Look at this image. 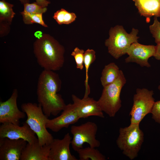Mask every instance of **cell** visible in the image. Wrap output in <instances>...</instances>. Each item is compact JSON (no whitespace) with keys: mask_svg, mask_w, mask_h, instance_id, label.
Wrapping results in <instances>:
<instances>
[{"mask_svg":"<svg viewBox=\"0 0 160 160\" xmlns=\"http://www.w3.org/2000/svg\"><path fill=\"white\" fill-rule=\"evenodd\" d=\"M62 82L54 71L44 70L38 78L36 93L39 104L47 117L57 116L66 105L61 95Z\"/></svg>","mask_w":160,"mask_h":160,"instance_id":"cell-1","label":"cell"},{"mask_svg":"<svg viewBox=\"0 0 160 160\" xmlns=\"http://www.w3.org/2000/svg\"><path fill=\"white\" fill-rule=\"evenodd\" d=\"M35 33L37 39L33 44V52L39 65L44 70L57 71L64 64L65 49L50 35Z\"/></svg>","mask_w":160,"mask_h":160,"instance_id":"cell-2","label":"cell"},{"mask_svg":"<svg viewBox=\"0 0 160 160\" xmlns=\"http://www.w3.org/2000/svg\"><path fill=\"white\" fill-rule=\"evenodd\" d=\"M21 108L27 116L25 122L37 136L39 144L41 145H51L54 139L47 129L48 117L44 113L41 105L25 103L21 105Z\"/></svg>","mask_w":160,"mask_h":160,"instance_id":"cell-3","label":"cell"},{"mask_svg":"<svg viewBox=\"0 0 160 160\" xmlns=\"http://www.w3.org/2000/svg\"><path fill=\"white\" fill-rule=\"evenodd\" d=\"M138 29L133 28L131 32L128 33L123 26L120 25L111 28L109 31V37L105 42L108 53L116 59L127 54L131 45L138 41Z\"/></svg>","mask_w":160,"mask_h":160,"instance_id":"cell-4","label":"cell"},{"mask_svg":"<svg viewBox=\"0 0 160 160\" xmlns=\"http://www.w3.org/2000/svg\"><path fill=\"white\" fill-rule=\"evenodd\" d=\"M139 125L130 124L127 127L120 128L116 141L123 153L131 160L137 156L144 141V133Z\"/></svg>","mask_w":160,"mask_h":160,"instance_id":"cell-5","label":"cell"},{"mask_svg":"<svg viewBox=\"0 0 160 160\" xmlns=\"http://www.w3.org/2000/svg\"><path fill=\"white\" fill-rule=\"evenodd\" d=\"M126 82L124 73L121 70L119 77L114 82L103 87L97 102L103 112L110 117L115 116L121 106L120 94Z\"/></svg>","mask_w":160,"mask_h":160,"instance_id":"cell-6","label":"cell"},{"mask_svg":"<svg viewBox=\"0 0 160 160\" xmlns=\"http://www.w3.org/2000/svg\"><path fill=\"white\" fill-rule=\"evenodd\" d=\"M153 90L146 88H137L134 95L133 103L129 113L130 124H139L151 110L155 102Z\"/></svg>","mask_w":160,"mask_h":160,"instance_id":"cell-7","label":"cell"},{"mask_svg":"<svg viewBox=\"0 0 160 160\" xmlns=\"http://www.w3.org/2000/svg\"><path fill=\"white\" fill-rule=\"evenodd\" d=\"M97 126L95 123L87 121L79 125L71 127L70 132L73 137L71 145L73 150L77 151L83 148L84 143H87L92 148L98 147L100 141L96 139Z\"/></svg>","mask_w":160,"mask_h":160,"instance_id":"cell-8","label":"cell"},{"mask_svg":"<svg viewBox=\"0 0 160 160\" xmlns=\"http://www.w3.org/2000/svg\"><path fill=\"white\" fill-rule=\"evenodd\" d=\"M17 90L13 89L10 97L6 101L0 102V123H11L20 125V120L24 119L26 113L20 111L17 106Z\"/></svg>","mask_w":160,"mask_h":160,"instance_id":"cell-9","label":"cell"},{"mask_svg":"<svg viewBox=\"0 0 160 160\" xmlns=\"http://www.w3.org/2000/svg\"><path fill=\"white\" fill-rule=\"evenodd\" d=\"M36 135L25 122L22 126L9 123L2 124L0 126V138L23 139L32 143L38 141Z\"/></svg>","mask_w":160,"mask_h":160,"instance_id":"cell-10","label":"cell"},{"mask_svg":"<svg viewBox=\"0 0 160 160\" xmlns=\"http://www.w3.org/2000/svg\"><path fill=\"white\" fill-rule=\"evenodd\" d=\"M156 46L144 45L136 42L132 43L128 50L127 54L128 57L125 59L126 63H135L141 67H150L148 59L154 56Z\"/></svg>","mask_w":160,"mask_h":160,"instance_id":"cell-11","label":"cell"},{"mask_svg":"<svg viewBox=\"0 0 160 160\" xmlns=\"http://www.w3.org/2000/svg\"><path fill=\"white\" fill-rule=\"evenodd\" d=\"M71 97L73 104L80 119L92 116L104 117L97 101L89 96L81 99L74 94L72 95Z\"/></svg>","mask_w":160,"mask_h":160,"instance_id":"cell-12","label":"cell"},{"mask_svg":"<svg viewBox=\"0 0 160 160\" xmlns=\"http://www.w3.org/2000/svg\"><path fill=\"white\" fill-rule=\"evenodd\" d=\"M80 119L73 104L66 105L61 115L55 118L48 119L46 124L47 128L57 132L62 129L68 128Z\"/></svg>","mask_w":160,"mask_h":160,"instance_id":"cell-13","label":"cell"},{"mask_svg":"<svg viewBox=\"0 0 160 160\" xmlns=\"http://www.w3.org/2000/svg\"><path fill=\"white\" fill-rule=\"evenodd\" d=\"M27 142L23 139L0 138V160H20Z\"/></svg>","mask_w":160,"mask_h":160,"instance_id":"cell-14","label":"cell"},{"mask_svg":"<svg viewBox=\"0 0 160 160\" xmlns=\"http://www.w3.org/2000/svg\"><path fill=\"white\" fill-rule=\"evenodd\" d=\"M72 137L68 133L62 139H54L51 144L49 160H77L70 150Z\"/></svg>","mask_w":160,"mask_h":160,"instance_id":"cell-15","label":"cell"},{"mask_svg":"<svg viewBox=\"0 0 160 160\" xmlns=\"http://www.w3.org/2000/svg\"><path fill=\"white\" fill-rule=\"evenodd\" d=\"M51 145H41L39 141L27 143L23 149L20 160H49Z\"/></svg>","mask_w":160,"mask_h":160,"instance_id":"cell-16","label":"cell"},{"mask_svg":"<svg viewBox=\"0 0 160 160\" xmlns=\"http://www.w3.org/2000/svg\"><path fill=\"white\" fill-rule=\"evenodd\" d=\"M140 15L149 23L151 17L160 18V0H132Z\"/></svg>","mask_w":160,"mask_h":160,"instance_id":"cell-17","label":"cell"},{"mask_svg":"<svg viewBox=\"0 0 160 160\" xmlns=\"http://www.w3.org/2000/svg\"><path fill=\"white\" fill-rule=\"evenodd\" d=\"M120 71L114 63L105 65L102 71L100 79L103 87L114 82L119 77Z\"/></svg>","mask_w":160,"mask_h":160,"instance_id":"cell-18","label":"cell"},{"mask_svg":"<svg viewBox=\"0 0 160 160\" xmlns=\"http://www.w3.org/2000/svg\"><path fill=\"white\" fill-rule=\"evenodd\" d=\"M95 51L92 49H88L84 54V64L85 69V79L84 81L85 91L84 97L89 96L90 93V88L88 84V71L89 67L95 60Z\"/></svg>","mask_w":160,"mask_h":160,"instance_id":"cell-19","label":"cell"},{"mask_svg":"<svg viewBox=\"0 0 160 160\" xmlns=\"http://www.w3.org/2000/svg\"><path fill=\"white\" fill-rule=\"evenodd\" d=\"M80 160H105V157L95 148H82L76 151Z\"/></svg>","mask_w":160,"mask_h":160,"instance_id":"cell-20","label":"cell"},{"mask_svg":"<svg viewBox=\"0 0 160 160\" xmlns=\"http://www.w3.org/2000/svg\"><path fill=\"white\" fill-rule=\"evenodd\" d=\"M13 5L4 0L0 1V23L11 25L12 19L15 14L13 10Z\"/></svg>","mask_w":160,"mask_h":160,"instance_id":"cell-21","label":"cell"},{"mask_svg":"<svg viewBox=\"0 0 160 160\" xmlns=\"http://www.w3.org/2000/svg\"><path fill=\"white\" fill-rule=\"evenodd\" d=\"M53 18L59 25L69 24L76 20V16L74 13L61 9L55 13Z\"/></svg>","mask_w":160,"mask_h":160,"instance_id":"cell-22","label":"cell"},{"mask_svg":"<svg viewBox=\"0 0 160 160\" xmlns=\"http://www.w3.org/2000/svg\"><path fill=\"white\" fill-rule=\"evenodd\" d=\"M22 14L24 23L26 24H32L33 23L39 24L45 27H47V25L44 21L42 17V13L30 14L23 12H20Z\"/></svg>","mask_w":160,"mask_h":160,"instance_id":"cell-23","label":"cell"},{"mask_svg":"<svg viewBox=\"0 0 160 160\" xmlns=\"http://www.w3.org/2000/svg\"><path fill=\"white\" fill-rule=\"evenodd\" d=\"M24 5V12L30 14H37L45 13L47 11V7H43L36 2L30 4L27 3Z\"/></svg>","mask_w":160,"mask_h":160,"instance_id":"cell-24","label":"cell"},{"mask_svg":"<svg viewBox=\"0 0 160 160\" xmlns=\"http://www.w3.org/2000/svg\"><path fill=\"white\" fill-rule=\"evenodd\" d=\"M84 52L83 49L76 47L71 53V55L75 59L76 68L81 70L84 68Z\"/></svg>","mask_w":160,"mask_h":160,"instance_id":"cell-25","label":"cell"},{"mask_svg":"<svg viewBox=\"0 0 160 160\" xmlns=\"http://www.w3.org/2000/svg\"><path fill=\"white\" fill-rule=\"evenodd\" d=\"M150 31L155 39L156 43H160V22L157 17H154L153 22L152 24L149 26Z\"/></svg>","mask_w":160,"mask_h":160,"instance_id":"cell-26","label":"cell"},{"mask_svg":"<svg viewBox=\"0 0 160 160\" xmlns=\"http://www.w3.org/2000/svg\"><path fill=\"white\" fill-rule=\"evenodd\" d=\"M151 113L152 119L156 122L160 124V100L155 102Z\"/></svg>","mask_w":160,"mask_h":160,"instance_id":"cell-27","label":"cell"},{"mask_svg":"<svg viewBox=\"0 0 160 160\" xmlns=\"http://www.w3.org/2000/svg\"><path fill=\"white\" fill-rule=\"evenodd\" d=\"M153 57L156 59L160 61V43L157 44L156 46V51Z\"/></svg>","mask_w":160,"mask_h":160,"instance_id":"cell-28","label":"cell"},{"mask_svg":"<svg viewBox=\"0 0 160 160\" xmlns=\"http://www.w3.org/2000/svg\"><path fill=\"white\" fill-rule=\"evenodd\" d=\"M36 2L39 5L43 7H47L50 2L47 0H36Z\"/></svg>","mask_w":160,"mask_h":160,"instance_id":"cell-29","label":"cell"},{"mask_svg":"<svg viewBox=\"0 0 160 160\" xmlns=\"http://www.w3.org/2000/svg\"><path fill=\"white\" fill-rule=\"evenodd\" d=\"M21 2V3L23 4H24L27 3H29L30 2V0H18Z\"/></svg>","mask_w":160,"mask_h":160,"instance_id":"cell-30","label":"cell"},{"mask_svg":"<svg viewBox=\"0 0 160 160\" xmlns=\"http://www.w3.org/2000/svg\"><path fill=\"white\" fill-rule=\"evenodd\" d=\"M158 89L160 91V85L158 87Z\"/></svg>","mask_w":160,"mask_h":160,"instance_id":"cell-31","label":"cell"}]
</instances>
